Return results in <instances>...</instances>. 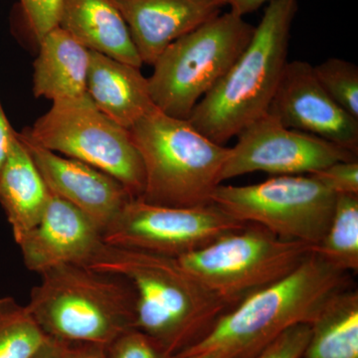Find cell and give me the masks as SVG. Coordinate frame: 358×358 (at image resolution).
Segmentation results:
<instances>
[{"mask_svg":"<svg viewBox=\"0 0 358 358\" xmlns=\"http://www.w3.org/2000/svg\"><path fill=\"white\" fill-rule=\"evenodd\" d=\"M310 326L301 358H358V292L353 287L334 294Z\"/></svg>","mask_w":358,"mask_h":358,"instance_id":"cell-20","label":"cell"},{"mask_svg":"<svg viewBox=\"0 0 358 358\" xmlns=\"http://www.w3.org/2000/svg\"><path fill=\"white\" fill-rule=\"evenodd\" d=\"M48 339L27 306L0 298V358H32Z\"/></svg>","mask_w":358,"mask_h":358,"instance_id":"cell-22","label":"cell"},{"mask_svg":"<svg viewBox=\"0 0 358 358\" xmlns=\"http://www.w3.org/2000/svg\"><path fill=\"white\" fill-rule=\"evenodd\" d=\"M38 43L33 74L35 96L55 102L87 95L89 49L58 26Z\"/></svg>","mask_w":358,"mask_h":358,"instance_id":"cell-19","label":"cell"},{"mask_svg":"<svg viewBox=\"0 0 358 358\" xmlns=\"http://www.w3.org/2000/svg\"><path fill=\"white\" fill-rule=\"evenodd\" d=\"M312 249L334 267L348 273L357 272L358 195H336L333 217L326 234Z\"/></svg>","mask_w":358,"mask_h":358,"instance_id":"cell-21","label":"cell"},{"mask_svg":"<svg viewBox=\"0 0 358 358\" xmlns=\"http://www.w3.org/2000/svg\"><path fill=\"white\" fill-rule=\"evenodd\" d=\"M221 1H223V2H224V3H225V4H226V6H227V2H226V0H221Z\"/></svg>","mask_w":358,"mask_h":358,"instance_id":"cell-33","label":"cell"},{"mask_svg":"<svg viewBox=\"0 0 358 358\" xmlns=\"http://www.w3.org/2000/svg\"><path fill=\"white\" fill-rule=\"evenodd\" d=\"M27 138L51 152L83 162L109 174L138 199L145 188V169L128 129L94 105L88 94L53 102Z\"/></svg>","mask_w":358,"mask_h":358,"instance_id":"cell-8","label":"cell"},{"mask_svg":"<svg viewBox=\"0 0 358 358\" xmlns=\"http://www.w3.org/2000/svg\"><path fill=\"white\" fill-rule=\"evenodd\" d=\"M106 350L108 358H169L154 339L136 329L117 336Z\"/></svg>","mask_w":358,"mask_h":358,"instance_id":"cell-24","label":"cell"},{"mask_svg":"<svg viewBox=\"0 0 358 358\" xmlns=\"http://www.w3.org/2000/svg\"><path fill=\"white\" fill-rule=\"evenodd\" d=\"M315 68L322 88L334 102L358 120V68L348 61L329 58Z\"/></svg>","mask_w":358,"mask_h":358,"instance_id":"cell-23","label":"cell"},{"mask_svg":"<svg viewBox=\"0 0 358 358\" xmlns=\"http://www.w3.org/2000/svg\"><path fill=\"white\" fill-rule=\"evenodd\" d=\"M336 195L313 174L275 176L251 185L221 183L211 201L241 222L259 224L282 239L315 246L331 223Z\"/></svg>","mask_w":358,"mask_h":358,"instance_id":"cell-9","label":"cell"},{"mask_svg":"<svg viewBox=\"0 0 358 358\" xmlns=\"http://www.w3.org/2000/svg\"><path fill=\"white\" fill-rule=\"evenodd\" d=\"M28 25L37 41L57 27L61 0H20Z\"/></svg>","mask_w":358,"mask_h":358,"instance_id":"cell-26","label":"cell"},{"mask_svg":"<svg viewBox=\"0 0 358 358\" xmlns=\"http://www.w3.org/2000/svg\"><path fill=\"white\" fill-rule=\"evenodd\" d=\"M336 194L358 195V162H338L313 173Z\"/></svg>","mask_w":358,"mask_h":358,"instance_id":"cell-27","label":"cell"},{"mask_svg":"<svg viewBox=\"0 0 358 358\" xmlns=\"http://www.w3.org/2000/svg\"><path fill=\"white\" fill-rule=\"evenodd\" d=\"M87 94L94 105L124 129L155 109L141 68L90 50Z\"/></svg>","mask_w":358,"mask_h":358,"instance_id":"cell-16","label":"cell"},{"mask_svg":"<svg viewBox=\"0 0 358 358\" xmlns=\"http://www.w3.org/2000/svg\"><path fill=\"white\" fill-rule=\"evenodd\" d=\"M352 287L350 274L313 251L293 272L247 296L178 357L219 350L229 358H252L282 331L312 324L327 300Z\"/></svg>","mask_w":358,"mask_h":358,"instance_id":"cell-2","label":"cell"},{"mask_svg":"<svg viewBox=\"0 0 358 358\" xmlns=\"http://www.w3.org/2000/svg\"><path fill=\"white\" fill-rule=\"evenodd\" d=\"M49 197L48 186L15 131L0 171V204L16 243L38 223Z\"/></svg>","mask_w":358,"mask_h":358,"instance_id":"cell-18","label":"cell"},{"mask_svg":"<svg viewBox=\"0 0 358 358\" xmlns=\"http://www.w3.org/2000/svg\"><path fill=\"white\" fill-rule=\"evenodd\" d=\"M254 31V26L230 11L169 45L148 78L155 107L171 117L187 120L246 49Z\"/></svg>","mask_w":358,"mask_h":358,"instance_id":"cell-6","label":"cell"},{"mask_svg":"<svg viewBox=\"0 0 358 358\" xmlns=\"http://www.w3.org/2000/svg\"><path fill=\"white\" fill-rule=\"evenodd\" d=\"M298 0H273L253 37L229 71L195 106L188 121L224 145L268 112L288 63Z\"/></svg>","mask_w":358,"mask_h":358,"instance_id":"cell-3","label":"cell"},{"mask_svg":"<svg viewBox=\"0 0 358 358\" xmlns=\"http://www.w3.org/2000/svg\"><path fill=\"white\" fill-rule=\"evenodd\" d=\"M312 247L282 239L259 224L247 223L242 229L178 260L232 308L293 272L312 252Z\"/></svg>","mask_w":358,"mask_h":358,"instance_id":"cell-7","label":"cell"},{"mask_svg":"<svg viewBox=\"0 0 358 358\" xmlns=\"http://www.w3.org/2000/svg\"><path fill=\"white\" fill-rule=\"evenodd\" d=\"M267 113L287 128L319 136L357 155L358 120L334 102L310 63H287Z\"/></svg>","mask_w":358,"mask_h":358,"instance_id":"cell-12","label":"cell"},{"mask_svg":"<svg viewBox=\"0 0 358 358\" xmlns=\"http://www.w3.org/2000/svg\"><path fill=\"white\" fill-rule=\"evenodd\" d=\"M143 65L154 66L174 41L221 14V0H115Z\"/></svg>","mask_w":358,"mask_h":358,"instance_id":"cell-15","label":"cell"},{"mask_svg":"<svg viewBox=\"0 0 358 358\" xmlns=\"http://www.w3.org/2000/svg\"><path fill=\"white\" fill-rule=\"evenodd\" d=\"M310 338V324H296L282 331L252 358H301Z\"/></svg>","mask_w":358,"mask_h":358,"instance_id":"cell-25","label":"cell"},{"mask_svg":"<svg viewBox=\"0 0 358 358\" xmlns=\"http://www.w3.org/2000/svg\"><path fill=\"white\" fill-rule=\"evenodd\" d=\"M129 131L145 169V188L136 199L179 208L212 203L229 148L209 140L188 120L157 108Z\"/></svg>","mask_w":358,"mask_h":358,"instance_id":"cell-5","label":"cell"},{"mask_svg":"<svg viewBox=\"0 0 358 358\" xmlns=\"http://www.w3.org/2000/svg\"><path fill=\"white\" fill-rule=\"evenodd\" d=\"M69 343L49 338L36 355L32 358H66Z\"/></svg>","mask_w":358,"mask_h":358,"instance_id":"cell-30","label":"cell"},{"mask_svg":"<svg viewBox=\"0 0 358 358\" xmlns=\"http://www.w3.org/2000/svg\"><path fill=\"white\" fill-rule=\"evenodd\" d=\"M103 243L100 228L51 192L38 223L17 242L25 267L37 274L58 266L86 265Z\"/></svg>","mask_w":358,"mask_h":358,"instance_id":"cell-14","label":"cell"},{"mask_svg":"<svg viewBox=\"0 0 358 358\" xmlns=\"http://www.w3.org/2000/svg\"><path fill=\"white\" fill-rule=\"evenodd\" d=\"M273 0H226L227 6L231 7V13L243 17L246 14L254 13L265 4H268Z\"/></svg>","mask_w":358,"mask_h":358,"instance_id":"cell-31","label":"cell"},{"mask_svg":"<svg viewBox=\"0 0 358 358\" xmlns=\"http://www.w3.org/2000/svg\"><path fill=\"white\" fill-rule=\"evenodd\" d=\"M84 266L131 285L134 329L154 339L169 358L199 343L231 308L178 258L103 243Z\"/></svg>","mask_w":358,"mask_h":358,"instance_id":"cell-1","label":"cell"},{"mask_svg":"<svg viewBox=\"0 0 358 358\" xmlns=\"http://www.w3.org/2000/svg\"><path fill=\"white\" fill-rule=\"evenodd\" d=\"M220 173V182L255 171L273 176L313 174L357 155L319 136L282 126L266 113L237 136Z\"/></svg>","mask_w":358,"mask_h":358,"instance_id":"cell-11","label":"cell"},{"mask_svg":"<svg viewBox=\"0 0 358 358\" xmlns=\"http://www.w3.org/2000/svg\"><path fill=\"white\" fill-rule=\"evenodd\" d=\"M49 190L76 207L103 231L129 200L121 182L80 160L51 152L17 133Z\"/></svg>","mask_w":358,"mask_h":358,"instance_id":"cell-13","label":"cell"},{"mask_svg":"<svg viewBox=\"0 0 358 358\" xmlns=\"http://www.w3.org/2000/svg\"><path fill=\"white\" fill-rule=\"evenodd\" d=\"M15 131L9 124L6 113L0 103V171L6 162Z\"/></svg>","mask_w":358,"mask_h":358,"instance_id":"cell-29","label":"cell"},{"mask_svg":"<svg viewBox=\"0 0 358 358\" xmlns=\"http://www.w3.org/2000/svg\"><path fill=\"white\" fill-rule=\"evenodd\" d=\"M246 224L214 203L179 208L133 199L103 231V242L179 258L242 229Z\"/></svg>","mask_w":358,"mask_h":358,"instance_id":"cell-10","label":"cell"},{"mask_svg":"<svg viewBox=\"0 0 358 358\" xmlns=\"http://www.w3.org/2000/svg\"><path fill=\"white\" fill-rule=\"evenodd\" d=\"M178 358H229L226 353L219 352V350H213V352H205L196 353V355H186V357Z\"/></svg>","mask_w":358,"mask_h":358,"instance_id":"cell-32","label":"cell"},{"mask_svg":"<svg viewBox=\"0 0 358 358\" xmlns=\"http://www.w3.org/2000/svg\"><path fill=\"white\" fill-rule=\"evenodd\" d=\"M58 27L89 50L134 67L143 66L115 0H61Z\"/></svg>","mask_w":358,"mask_h":358,"instance_id":"cell-17","label":"cell"},{"mask_svg":"<svg viewBox=\"0 0 358 358\" xmlns=\"http://www.w3.org/2000/svg\"><path fill=\"white\" fill-rule=\"evenodd\" d=\"M39 275L26 306L49 338L107 346L134 329L136 294L122 278L77 264Z\"/></svg>","mask_w":358,"mask_h":358,"instance_id":"cell-4","label":"cell"},{"mask_svg":"<svg viewBox=\"0 0 358 358\" xmlns=\"http://www.w3.org/2000/svg\"><path fill=\"white\" fill-rule=\"evenodd\" d=\"M66 358H108L106 346L95 343H69Z\"/></svg>","mask_w":358,"mask_h":358,"instance_id":"cell-28","label":"cell"}]
</instances>
